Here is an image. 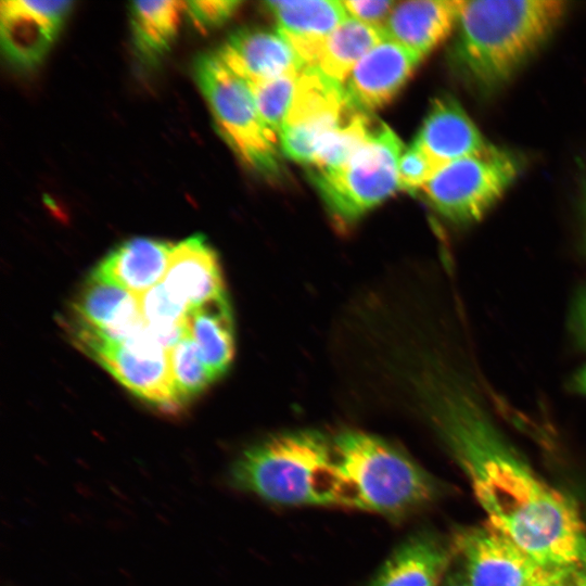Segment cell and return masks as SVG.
Returning a JSON list of instances; mask_svg holds the SVG:
<instances>
[{"label": "cell", "instance_id": "cell-1", "mask_svg": "<svg viewBox=\"0 0 586 586\" xmlns=\"http://www.w3.org/2000/svg\"><path fill=\"white\" fill-rule=\"evenodd\" d=\"M424 373L423 407L488 523L544 568L586 563V528L575 502L538 477L460 377L440 367Z\"/></svg>", "mask_w": 586, "mask_h": 586}, {"label": "cell", "instance_id": "cell-2", "mask_svg": "<svg viewBox=\"0 0 586 586\" xmlns=\"http://www.w3.org/2000/svg\"><path fill=\"white\" fill-rule=\"evenodd\" d=\"M568 10L562 0H462L453 68L479 95L494 94L549 39Z\"/></svg>", "mask_w": 586, "mask_h": 586}, {"label": "cell", "instance_id": "cell-3", "mask_svg": "<svg viewBox=\"0 0 586 586\" xmlns=\"http://www.w3.org/2000/svg\"><path fill=\"white\" fill-rule=\"evenodd\" d=\"M336 505L398 519L436 495L434 480L384 440L345 431L332 441Z\"/></svg>", "mask_w": 586, "mask_h": 586}, {"label": "cell", "instance_id": "cell-4", "mask_svg": "<svg viewBox=\"0 0 586 586\" xmlns=\"http://www.w3.org/2000/svg\"><path fill=\"white\" fill-rule=\"evenodd\" d=\"M230 481L278 505H336L332 442L311 430L270 436L237 458Z\"/></svg>", "mask_w": 586, "mask_h": 586}, {"label": "cell", "instance_id": "cell-5", "mask_svg": "<svg viewBox=\"0 0 586 586\" xmlns=\"http://www.w3.org/2000/svg\"><path fill=\"white\" fill-rule=\"evenodd\" d=\"M194 74L219 131L237 156L265 178H277L281 168L280 144L263 124L249 84L217 53L201 55Z\"/></svg>", "mask_w": 586, "mask_h": 586}, {"label": "cell", "instance_id": "cell-6", "mask_svg": "<svg viewBox=\"0 0 586 586\" xmlns=\"http://www.w3.org/2000/svg\"><path fill=\"white\" fill-rule=\"evenodd\" d=\"M404 150L397 135L378 123L368 140L342 166L311 170L314 184L339 225L355 222L399 189L398 162Z\"/></svg>", "mask_w": 586, "mask_h": 586}, {"label": "cell", "instance_id": "cell-7", "mask_svg": "<svg viewBox=\"0 0 586 586\" xmlns=\"http://www.w3.org/2000/svg\"><path fill=\"white\" fill-rule=\"evenodd\" d=\"M73 344L138 397L166 413L182 410L173 381L168 349L145 328L123 341L104 336L68 317L62 321Z\"/></svg>", "mask_w": 586, "mask_h": 586}, {"label": "cell", "instance_id": "cell-8", "mask_svg": "<svg viewBox=\"0 0 586 586\" xmlns=\"http://www.w3.org/2000/svg\"><path fill=\"white\" fill-rule=\"evenodd\" d=\"M522 167L520 154L491 144L479 154L442 166L421 190L428 203L446 219L472 224L502 198Z\"/></svg>", "mask_w": 586, "mask_h": 586}, {"label": "cell", "instance_id": "cell-9", "mask_svg": "<svg viewBox=\"0 0 586 586\" xmlns=\"http://www.w3.org/2000/svg\"><path fill=\"white\" fill-rule=\"evenodd\" d=\"M351 109L344 85L315 66L305 67L280 132L281 150L289 158L310 165L322 141Z\"/></svg>", "mask_w": 586, "mask_h": 586}, {"label": "cell", "instance_id": "cell-10", "mask_svg": "<svg viewBox=\"0 0 586 586\" xmlns=\"http://www.w3.org/2000/svg\"><path fill=\"white\" fill-rule=\"evenodd\" d=\"M454 550L471 586H536L547 569L488 522L460 531Z\"/></svg>", "mask_w": 586, "mask_h": 586}, {"label": "cell", "instance_id": "cell-11", "mask_svg": "<svg viewBox=\"0 0 586 586\" xmlns=\"http://www.w3.org/2000/svg\"><path fill=\"white\" fill-rule=\"evenodd\" d=\"M73 2H1V42L8 59L22 67H34L44 56L68 14Z\"/></svg>", "mask_w": 586, "mask_h": 586}, {"label": "cell", "instance_id": "cell-12", "mask_svg": "<svg viewBox=\"0 0 586 586\" xmlns=\"http://www.w3.org/2000/svg\"><path fill=\"white\" fill-rule=\"evenodd\" d=\"M421 61L409 49L384 38L358 62L345 81L349 105L368 114L382 107L396 95Z\"/></svg>", "mask_w": 586, "mask_h": 586}, {"label": "cell", "instance_id": "cell-13", "mask_svg": "<svg viewBox=\"0 0 586 586\" xmlns=\"http://www.w3.org/2000/svg\"><path fill=\"white\" fill-rule=\"evenodd\" d=\"M264 5L305 67L317 64L330 35L348 17L343 1L336 0H278Z\"/></svg>", "mask_w": 586, "mask_h": 586}, {"label": "cell", "instance_id": "cell-14", "mask_svg": "<svg viewBox=\"0 0 586 586\" xmlns=\"http://www.w3.org/2000/svg\"><path fill=\"white\" fill-rule=\"evenodd\" d=\"M113 340H127L145 329L139 295L103 279L94 271L72 304L69 316Z\"/></svg>", "mask_w": 586, "mask_h": 586}, {"label": "cell", "instance_id": "cell-15", "mask_svg": "<svg viewBox=\"0 0 586 586\" xmlns=\"http://www.w3.org/2000/svg\"><path fill=\"white\" fill-rule=\"evenodd\" d=\"M217 55L250 85L300 73L305 68L278 31L262 28H242L234 31Z\"/></svg>", "mask_w": 586, "mask_h": 586}, {"label": "cell", "instance_id": "cell-16", "mask_svg": "<svg viewBox=\"0 0 586 586\" xmlns=\"http://www.w3.org/2000/svg\"><path fill=\"white\" fill-rule=\"evenodd\" d=\"M162 283L189 310L226 295L217 254L202 235L173 246Z\"/></svg>", "mask_w": 586, "mask_h": 586}, {"label": "cell", "instance_id": "cell-17", "mask_svg": "<svg viewBox=\"0 0 586 586\" xmlns=\"http://www.w3.org/2000/svg\"><path fill=\"white\" fill-rule=\"evenodd\" d=\"M413 143L440 167L479 154L491 145L451 95L434 100Z\"/></svg>", "mask_w": 586, "mask_h": 586}, {"label": "cell", "instance_id": "cell-18", "mask_svg": "<svg viewBox=\"0 0 586 586\" xmlns=\"http://www.w3.org/2000/svg\"><path fill=\"white\" fill-rule=\"evenodd\" d=\"M462 0H412L396 3L384 27L392 40L422 60L455 29Z\"/></svg>", "mask_w": 586, "mask_h": 586}, {"label": "cell", "instance_id": "cell-19", "mask_svg": "<svg viewBox=\"0 0 586 586\" xmlns=\"http://www.w3.org/2000/svg\"><path fill=\"white\" fill-rule=\"evenodd\" d=\"M173 246L154 239L133 238L110 252L93 271L103 279L141 295L163 281Z\"/></svg>", "mask_w": 586, "mask_h": 586}, {"label": "cell", "instance_id": "cell-20", "mask_svg": "<svg viewBox=\"0 0 586 586\" xmlns=\"http://www.w3.org/2000/svg\"><path fill=\"white\" fill-rule=\"evenodd\" d=\"M450 550L428 533L402 543L383 563L369 586H440Z\"/></svg>", "mask_w": 586, "mask_h": 586}, {"label": "cell", "instance_id": "cell-21", "mask_svg": "<svg viewBox=\"0 0 586 586\" xmlns=\"http://www.w3.org/2000/svg\"><path fill=\"white\" fill-rule=\"evenodd\" d=\"M186 327L216 380L228 370L234 355L233 318L227 296L190 309Z\"/></svg>", "mask_w": 586, "mask_h": 586}, {"label": "cell", "instance_id": "cell-22", "mask_svg": "<svg viewBox=\"0 0 586 586\" xmlns=\"http://www.w3.org/2000/svg\"><path fill=\"white\" fill-rule=\"evenodd\" d=\"M383 39L382 29L347 17L326 41L315 67L344 85L358 62Z\"/></svg>", "mask_w": 586, "mask_h": 586}, {"label": "cell", "instance_id": "cell-23", "mask_svg": "<svg viewBox=\"0 0 586 586\" xmlns=\"http://www.w3.org/2000/svg\"><path fill=\"white\" fill-rule=\"evenodd\" d=\"M183 12V1L132 2L131 27L139 50L148 56H156L167 50L177 34Z\"/></svg>", "mask_w": 586, "mask_h": 586}, {"label": "cell", "instance_id": "cell-24", "mask_svg": "<svg viewBox=\"0 0 586 586\" xmlns=\"http://www.w3.org/2000/svg\"><path fill=\"white\" fill-rule=\"evenodd\" d=\"M377 124L370 114L352 107L341 124L322 141L310 164L313 171L342 166L368 140Z\"/></svg>", "mask_w": 586, "mask_h": 586}, {"label": "cell", "instance_id": "cell-25", "mask_svg": "<svg viewBox=\"0 0 586 586\" xmlns=\"http://www.w3.org/2000/svg\"><path fill=\"white\" fill-rule=\"evenodd\" d=\"M139 303L145 328L166 349L187 333L189 309L162 282L139 295Z\"/></svg>", "mask_w": 586, "mask_h": 586}, {"label": "cell", "instance_id": "cell-26", "mask_svg": "<svg viewBox=\"0 0 586 586\" xmlns=\"http://www.w3.org/2000/svg\"><path fill=\"white\" fill-rule=\"evenodd\" d=\"M168 357L173 381L182 405L215 381L188 333L168 349Z\"/></svg>", "mask_w": 586, "mask_h": 586}, {"label": "cell", "instance_id": "cell-27", "mask_svg": "<svg viewBox=\"0 0 586 586\" xmlns=\"http://www.w3.org/2000/svg\"><path fill=\"white\" fill-rule=\"evenodd\" d=\"M300 73L264 82L249 84L263 124L278 141L295 93Z\"/></svg>", "mask_w": 586, "mask_h": 586}, {"label": "cell", "instance_id": "cell-28", "mask_svg": "<svg viewBox=\"0 0 586 586\" xmlns=\"http://www.w3.org/2000/svg\"><path fill=\"white\" fill-rule=\"evenodd\" d=\"M441 167L431 160L417 144L405 149L398 162L399 189L415 191L433 177Z\"/></svg>", "mask_w": 586, "mask_h": 586}, {"label": "cell", "instance_id": "cell-29", "mask_svg": "<svg viewBox=\"0 0 586 586\" xmlns=\"http://www.w3.org/2000/svg\"><path fill=\"white\" fill-rule=\"evenodd\" d=\"M240 4L235 0L186 1V12L195 27L207 30L225 23Z\"/></svg>", "mask_w": 586, "mask_h": 586}, {"label": "cell", "instance_id": "cell-30", "mask_svg": "<svg viewBox=\"0 0 586 586\" xmlns=\"http://www.w3.org/2000/svg\"><path fill=\"white\" fill-rule=\"evenodd\" d=\"M395 4L392 0L343 1L348 17L382 30Z\"/></svg>", "mask_w": 586, "mask_h": 586}, {"label": "cell", "instance_id": "cell-31", "mask_svg": "<svg viewBox=\"0 0 586 586\" xmlns=\"http://www.w3.org/2000/svg\"><path fill=\"white\" fill-rule=\"evenodd\" d=\"M536 586H586V563L546 569Z\"/></svg>", "mask_w": 586, "mask_h": 586}, {"label": "cell", "instance_id": "cell-32", "mask_svg": "<svg viewBox=\"0 0 586 586\" xmlns=\"http://www.w3.org/2000/svg\"><path fill=\"white\" fill-rule=\"evenodd\" d=\"M569 328L577 346L586 349V284L582 288L573 303Z\"/></svg>", "mask_w": 586, "mask_h": 586}, {"label": "cell", "instance_id": "cell-33", "mask_svg": "<svg viewBox=\"0 0 586 586\" xmlns=\"http://www.w3.org/2000/svg\"><path fill=\"white\" fill-rule=\"evenodd\" d=\"M570 388L576 394L586 396V365L573 374Z\"/></svg>", "mask_w": 586, "mask_h": 586}, {"label": "cell", "instance_id": "cell-34", "mask_svg": "<svg viewBox=\"0 0 586 586\" xmlns=\"http://www.w3.org/2000/svg\"><path fill=\"white\" fill-rule=\"evenodd\" d=\"M440 586H471L463 572L447 575Z\"/></svg>", "mask_w": 586, "mask_h": 586}, {"label": "cell", "instance_id": "cell-35", "mask_svg": "<svg viewBox=\"0 0 586 586\" xmlns=\"http://www.w3.org/2000/svg\"><path fill=\"white\" fill-rule=\"evenodd\" d=\"M582 204H583V215H584V221H585V234H586V176L584 178L583 182V192H582Z\"/></svg>", "mask_w": 586, "mask_h": 586}]
</instances>
